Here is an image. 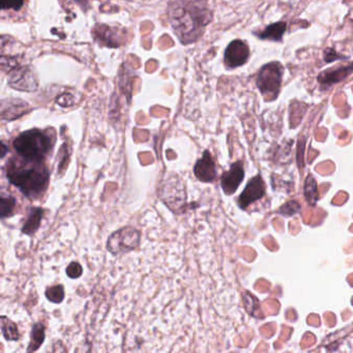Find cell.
<instances>
[{"label":"cell","instance_id":"obj_7","mask_svg":"<svg viewBox=\"0 0 353 353\" xmlns=\"http://www.w3.org/2000/svg\"><path fill=\"white\" fill-rule=\"evenodd\" d=\"M9 84L21 91H34L38 88V80L30 68L20 67L10 75Z\"/></svg>","mask_w":353,"mask_h":353},{"label":"cell","instance_id":"obj_25","mask_svg":"<svg viewBox=\"0 0 353 353\" xmlns=\"http://www.w3.org/2000/svg\"><path fill=\"white\" fill-rule=\"evenodd\" d=\"M49 353H68V350L61 341H56L52 345Z\"/></svg>","mask_w":353,"mask_h":353},{"label":"cell","instance_id":"obj_13","mask_svg":"<svg viewBox=\"0 0 353 353\" xmlns=\"http://www.w3.org/2000/svg\"><path fill=\"white\" fill-rule=\"evenodd\" d=\"M44 212L45 211L43 208H40V207L31 208L28 218H27L24 225L22 226L21 231L27 235L35 234L38 231V229L40 228L42 219L44 216Z\"/></svg>","mask_w":353,"mask_h":353},{"label":"cell","instance_id":"obj_24","mask_svg":"<svg viewBox=\"0 0 353 353\" xmlns=\"http://www.w3.org/2000/svg\"><path fill=\"white\" fill-rule=\"evenodd\" d=\"M343 56L339 55V54L333 50V49H327L324 51V60L327 62H332L336 59H342Z\"/></svg>","mask_w":353,"mask_h":353},{"label":"cell","instance_id":"obj_18","mask_svg":"<svg viewBox=\"0 0 353 353\" xmlns=\"http://www.w3.org/2000/svg\"><path fill=\"white\" fill-rule=\"evenodd\" d=\"M305 197H306L308 203L312 206H314L319 199L317 182L311 174L308 175L306 180H305Z\"/></svg>","mask_w":353,"mask_h":353},{"label":"cell","instance_id":"obj_22","mask_svg":"<svg viewBox=\"0 0 353 353\" xmlns=\"http://www.w3.org/2000/svg\"><path fill=\"white\" fill-rule=\"evenodd\" d=\"M300 210H301V205L298 204V202L292 200V201H288L286 204H284L280 208L279 212L284 214L285 216H291V215H293L294 213L298 212Z\"/></svg>","mask_w":353,"mask_h":353},{"label":"cell","instance_id":"obj_23","mask_svg":"<svg viewBox=\"0 0 353 353\" xmlns=\"http://www.w3.org/2000/svg\"><path fill=\"white\" fill-rule=\"evenodd\" d=\"M67 276L71 279H78L83 274V268L81 266V264L79 262H72L70 263V265L67 267Z\"/></svg>","mask_w":353,"mask_h":353},{"label":"cell","instance_id":"obj_12","mask_svg":"<svg viewBox=\"0 0 353 353\" xmlns=\"http://www.w3.org/2000/svg\"><path fill=\"white\" fill-rule=\"evenodd\" d=\"M194 173L202 182H211L215 179L216 168L214 161L208 150H205L202 157L197 161L194 167Z\"/></svg>","mask_w":353,"mask_h":353},{"label":"cell","instance_id":"obj_20","mask_svg":"<svg viewBox=\"0 0 353 353\" xmlns=\"http://www.w3.org/2000/svg\"><path fill=\"white\" fill-rule=\"evenodd\" d=\"M16 200L14 197L5 195L2 196V198H0V215H2V219H6L13 215Z\"/></svg>","mask_w":353,"mask_h":353},{"label":"cell","instance_id":"obj_15","mask_svg":"<svg viewBox=\"0 0 353 353\" xmlns=\"http://www.w3.org/2000/svg\"><path fill=\"white\" fill-rule=\"evenodd\" d=\"M45 327L41 322H37L33 325L31 329V335H30V342L28 347H27V352L34 353L36 352L44 343L45 341Z\"/></svg>","mask_w":353,"mask_h":353},{"label":"cell","instance_id":"obj_28","mask_svg":"<svg viewBox=\"0 0 353 353\" xmlns=\"http://www.w3.org/2000/svg\"><path fill=\"white\" fill-rule=\"evenodd\" d=\"M2 157H5V155H6V152L8 151V147L6 146V144L4 143V142H2Z\"/></svg>","mask_w":353,"mask_h":353},{"label":"cell","instance_id":"obj_26","mask_svg":"<svg viewBox=\"0 0 353 353\" xmlns=\"http://www.w3.org/2000/svg\"><path fill=\"white\" fill-rule=\"evenodd\" d=\"M24 5V3H19V4H6L3 3L2 4V8L3 10H10V9H14V10H19L22 6Z\"/></svg>","mask_w":353,"mask_h":353},{"label":"cell","instance_id":"obj_5","mask_svg":"<svg viewBox=\"0 0 353 353\" xmlns=\"http://www.w3.org/2000/svg\"><path fill=\"white\" fill-rule=\"evenodd\" d=\"M140 231L133 227H124L115 231L107 241V250L113 255L129 253L140 244Z\"/></svg>","mask_w":353,"mask_h":353},{"label":"cell","instance_id":"obj_3","mask_svg":"<svg viewBox=\"0 0 353 353\" xmlns=\"http://www.w3.org/2000/svg\"><path fill=\"white\" fill-rule=\"evenodd\" d=\"M53 145L54 139L50 134L38 129L21 133L13 143L20 157L35 162H44Z\"/></svg>","mask_w":353,"mask_h":353},{"label":"cell","instance_id":"obj_9","mask_svg":"<svg viewBox=\"0 0 353 353\" xmlns=\"http://www.w3.org/2000/svg\"><path fill=\"white\" fill-rule=\"evenodd\" d=\"M265 195V183L261 175L253 177L244 187L243 192L238 197L237 203L240 208L246 209L250 204L261 199Z\"/></svg>","mask_w":353,"mask_h":353},{"label":"cell","instance_id":"obj_6","mask_svg":"<svg viewBox=\"0 0 353 353\" xmlns=\"http://www.w3.org/2000/svg\"><path fill=\"white\" fill-rule=\"evenodd\" d=\"M177 176L169 178L162 185L159 196L164 203L176 213L183 211L186 204V194L184 185Z\"/></svg>","mask_w":353,"mask_h":353},{"label":"cell","instance_id":"obj_11","mask_svg":"<svg viewBox=\"0 0 353 353\" xmlns=\"http://www.w3.org/2000/svg\"><path fill=\"white\" fill-rule=\"evenodd\" d=\"M353 72V62L348 66H340L335 69H330L322 72L318 76V82L321 89L330 88L332 85L341 82Z\"/></svg>","mask_w":353,"mask_h":353},{"label":"cell","instance_id":"obj_10","mask_svg":"<svg viewBox=\"0 0 353 353\" xmlns=\"http://www.w3.org/2000/svg\"><path fill=\"white\" fill-rule=\"evenodd\" d=\"M244 177L243 164L241 161L235 162L231 165L230 169L225 172L221 177V185L226 195H232L238 188Z\"/></svg>","mask_w":353,"mask_h":353},{"label":"cell","instance_id":"obj_17","mask_svg":"<svg viewBox=\"0 0 353 353\" xmlns=\"http://www.w3.org/2000/svg\"><path fill=\"white\" fill-rule=\"evenodd\" d=\"M0 323H2L3 335L8 341H18L20 339L19 329L14 321L6 316H3L0 319Z\"/></svg>","mask_w":353,"mask_h":353},{"label":"cell","instance_id":"obj_4","mask_svg":"<svg viewBox=\"0 0 353 353\" xmlns=\"http://www.w3.org/2000/svg\"><path fill=\"white\" fill-rule=\"evenodd\" d=\"M284 69L280 62L265 65L258 73L257 86L265 101H274L280 92Z\"/></svg>","mask_w":353,"mask_h":353},{"label":"cell","instance_id":"obj_1","mask_svg":"<svg viewBox=\"0 0 353 353\" xmlns=\"http://www.w3.org/2000/svg\"><path fill=\"white\" fill-rule=\"evenodd\" d=\"M168 9L172 28L184 45L196 42L211 21V12L206 3L172 2Z\"/></svg>","mask_w":353,"mask_h":353},{"label":"cell","instance_id":"obj_2","mask_svg":"<svg viewBox=\"0 0 353 353\" xmlns=\"http://www.w3.org/2000/svg\"><path fill=\"white\" fill-rule=\"evenodd\" d=\"M49 171L44 162L11 158L7 164V177L27 198L41 197L47 189Z\"/></svg>","mask_w":353,"mask_h":353},{"label":"cell","instance_id":"obj_21","mask_svg":"<svg viewBox=\"0 0 353 353\" xmlns=\"http://www.w3.org/2000/svg\"><path fill=\"white\" fill-rule=\"evenodd\" d=\"M47 300L53 304H60L65 300V288L62 285H54L46 290Z\"/></svg>","mask_w":353,"mask_h":353},{"label":"cell","instance_id":"obj_8","mask_svg":"<svg viewBox=\"0 0 353 353\" xmlns=\"http://www.w3.org/2000/svg\"><path fill=\"white\" fill-rule=\"evenodd\" d=\"M249 56L250 49L248 44L241 40H235L228 45L225 51L224 61L228 68L233 69L247 62Z\"/></svg>","mask_w":353,"mask_h":353},{"label":"cell","instance_id":"obj_27","mask_svg":"<svg viewBox=\"0 0 353 353\" xmlns=\"http://www.w3.org/2000/svg\"><path fill=\"white\" fill-rule=\"evenodd\" d=\"M315 341V338H314V336L311 334H308L307 335V337H305V339H304V347H307L308 345H312V343Z\"/></svg>","mask_w":353,"mask_h":353},{"label":"cell","instance_id":"obj_14","mask_svg":"<svg viewBox=\"0 0 353 353\" xmlns=\"http://www.w3.org/2000/svg\"><path fill=\"white\" fill-rule=\"evenodd\" d=\"M287 29V24L285 22H278L270 24L260 34H256L258 38L262 40H270L279 42L282 40L285 31Z\"/></svg>","mask_w":353,"mask_h":353},{"label":"cell","instance_id":"obj_16","mask_svg":"<svg viewBox=\"0 0 353 353\" xmlns=\"http://www.w3.org/2000/svg\"><path fill=\"white\" fill-rule=\"evenodd\" d=\"M7 103L8 107H2V115L4 119H13V111H16L18 117H20L22 114L26 113V108H28V105L22 101H19V99H17V101H8Z\"/></svg>","mask_w":353,"mask_h":353},{"label":"cell","instance_id":"obj_19","mask_svg":"<svg viewBox=\"0 0 353 353\" xmlns=\"http://www.w3.org/2000/svg\"><path fill=\"white\" fill-rule=\"evenodd\" d=\"M242 298H243L244 307H246V309L250 315L257 317V318L263 317V315L261 314L259 303H258L257 298L255 296L251 295L249 292H243Z\"/></svg>","mask_w":353,"mask_h":353}]
</instances>
